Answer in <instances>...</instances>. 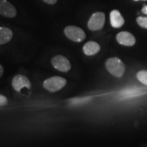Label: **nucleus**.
Returning a JSON list of instances; mask_svg holds the SVG:
<instances>
[{
    "mask_svg": "<svg viewBox=\"0 0 147 147\" xmlns=\"http://www.w3.org/2000/svg\"><path fill=\"white\" fill-rule=\"evenodd\" d=\"M12 86L16 91L20 92L24 87L30 89L32 84L27 76H24L23 74H17L12 78Z\"/></svg>",
    "mask_w": 147,
    "mask_h": 147,
    "instance_id": "obj_6",
    "label": "nucleus"
},
{
    "mask_svg": "<svg viewBox=\"0 0 147 147\" xmlns=\"http://www.w3.org/2000/svg\"><path fill=\"white\" fill-rule=\"evenodd\" d=\"M106 67L110 74L116 77L120 78L125 71V66L120 59L117 57L110 58L106 61Z\"/></svg>",
    "mask_w": 147,
    "mask_h": 147,
    "instance_id": "obj_1",
    "label": "nucleus"
},
{
    "mask_svg": "<svg viewBox=\"0 0 147 147\" xmlns=\"http://www.w3.org/2000/svg\"><path fill=\"white\" fill-rule=\"evenodd\" d=\"M137 78L141 82L147 85V71H140L137 74Z\"/></svg>",
    "mask_w": 147,
    "mask_h": 147,
    "instance_id": "obj_12",
    "label": "nucleus"
},
{
    "mask_svg": "<svg viewBox=\"0 0 147 147\" xmlns=\"http://www.w3.org/2000/svg\"><path fill=\"white\" fill-rule=\"evenodd\" d=\"M142 12L144 14H147V5H145L142 9Z\"/></svg>",
    "mask_w": 147,
    "mask_h": 147,
    "instance_id": "obj_17",
    "label": "nucleus"
},
{
    "mask_svg": "<svg viewBox=\"0 0 147 147\" xmlns=\"http://www.w3.org/2000/svg\"><path fill=\"white\" fill-rule=\"evenodd\" d=\"M67 83L66 79L60 76H53L46 79L42 83V86L46 90L51 93L59 91L65 87Z\"/></svg>",
    "mask_w": 147,
    "mask_h": 147,
    "instance_id": "obj_2",
    "label": "nucleus"
},
{
    "mask_svg": "<svg viewBox=\"0 0 147 147\" xmlns=\"http://www.w3.org/2000/svg\"><path fill=\"white\" fill-rule=\"evenodd\" d=\"M117 40L120 45L126 47H131L136 43L134 36L127 32H122L117 34Z\"/></svg>",
    "mask_w": 147,
    "mask_h": 147,
    "instance_id": "obj_8",
    "label": "nucleus"
},
{
    "mask_svg": "<svg viewBox=\"0 0 147 147\" xmlns=\"http://www.w3.org/2000/svg\"><path fill=\"white\" fill-rule=\"evenodd\" d=\"M137 23L140 27L142 28L147 29V17H142V16H139L136 19Z\"/></svg>",
    "mask_w": 147,
    "mask_h": 147,
    "instance_id": "obj_13",
    "label": "nucleus"
},
{
    "mask_svg": "<svg viewBox=\"0 0 147 147\" xmlns=\"http://www.w3.org/2000/svg\"><path fill=\"white\" fill-rule=\"evenodd\" d=\"M134 1H139V0H134ZM144 1H146V0H144Z\"/></svg>",
    "mask_w": 147,
    "mask_h": 147,
    "instance_id": "obj_18",
    "label": "nucleus"
},
{
    "mask_svg": "<svg viewBox=\"0 0 147 147\" xmlns=\"http://www.w3.org/2000/svg\"><path fill=\"white\" fill-rule=\"evenodd\" d=\"M7 103H8V100H7V97L5 95H3L0 94V106H3L6 105Z\"/></svg>",
    "mask_w": 147,
    "mask_h": 147,
    "instance_id": "obj_14",
    "label": "nucleus"
},
{
    "mask_svg": "<svg viewBox=\"0 0 147 147\" xmlns=\"http://www.w3.org/2000/svg\"><path fill=\"white\" fill-rule=\"evenodd\" d=\"M42 1L49 5H54L57 2V0H42Z\"/></svg>",
    "mask_w": 147,
    "mask_h": 147,
    "instance_id": "obj_15",
    "label": "nucleus"
},
{
    "mask_svg": "<svg viewBox=\"0 0 147 147\" xmlns=\"http://www.w3.org/2000/svg\"><path fill=\"white\" fill-rule=\"evenodd\" d=\"M51 64L55 69L62 72H67L71 69L70 62L63 55H56L53 57L51 59Z\"/></svg>",
    "mask_w": 147,
    "mask_h": 147,
    "instance_id": "obj_5",
    "label": "nucleus"
},
{
    "mask_svg": "<svg viewBox=\"0 0 147 147\" xmlns=\"http://www.w3.org/2000/svg\"><path fill=\"white\" fill-rule=\"evenodd\" d=\"M13 37V32L10 28L0 27V45H5L11 41Z\"/></svg>",
    "mask_w": 147,
    "mask_h": 147,
    "instance_id": "obj_11",
    "label": "nucleus"
},
{
    "mask_svg": "<svg viewBox=\"0 0 147 147\" xmlns=\"http://www.w3.org/2000/svg\"><path fill=\"white\" fill-rule=\"evenodd\" d=\"M3 71H4V69H3V67L0 64V78L3 76Z\"/></svg>",
    "mask_w": 147,
    "mask_h": 147,
    "instance_id": "obj_16",
    "label": "nucleus"
},
{
    "mask_svg": "<svg viewBox=\"0 0 147 147\" xmlns=\"http://www.w3.org/2000/svg\"><path fill=\"white\" fill-rule=\"evenodd\" d=\"M82 50L85 55L91 56L97 54L100 51V47L97 42L94 41H89L83 46Z\"/></svg>",
    "mask_w": 147,
    "mask_h": 147,
    "instance_id": "obj_10",
    "label": "nucleus"
},
{
    "mask_svg": "<svg viewBox=\"0 0 147 147\" xmlns=\"http://www.w3.org/2000/svg\"><path fill=\"white\" fill-rule=\"evenodd\" d=\"M16 8L7 0H0V14L6 18H14L16 16Z\"/></svg>",
    "mask_w": 147,
    "mask_h": 147,
    "instance_id": "obj_7",
    "label": "nucleus"
},
{
    "mask_svg": "<svg viewBox=\"0 0 147 147\" xmlns=\"http://www.w3.org/2000/svg\"><path fill=\"white\" fill-rule=\"evenodd\" d=\"M64 34L68 39L76 42H82L85 39L86 34L80 27L69 25L64 29Z\"/></svg>",
    "mask_w": 147,
    "mask_h": 147,
    "instance_id": "obj_3",
    "label": "nucleus"
},
{
    "mask_svg": "<svg viewBox=\"0 0 147 147\" xmlns=\"http://www.w3.org/2000/svg\"><path fill=\"white\" fill-rule=\"evenodd\" d=\"M105 23V14L103 12H97L93 13L88 21L87 26L90 30H101Z\"/></svg>",
    "mask_w": 147,
    "mask_h": 147,
    "instance_id": "obj_4",
    "label": "nucleus"
},
{
    "mask_svg": "<svg viewBox=\"0 0 147 147\" xmlns=\"http://www.w3.org/2000/svg\"><path fill=\"white\" fill-rule=\"evenodd\" d=\"M110 23L115 28H120L124 25L125 20L120 12L117 10H114L110 12Z\"/></svg>",
    "mask_w": 147,
    "mask_h": 147,
    "instance_id": "obj_9",
    "label": "nucleus"
}]
</instances>
